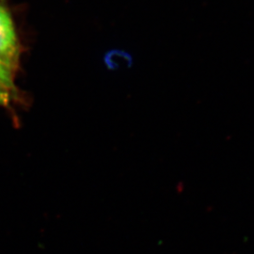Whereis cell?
Listing matches in <instances>:
<instances>
[{"instance_id": "2", "label": "cell", "mask_w": 254, "mask_h": 254, "mask_svg": "<svg viewBox=\"0 0 254 254\" xmlns=\"http://www.w3.org/2000/svg\"><path fill=\"white\" fill-rule=\"evenodd\" d=\"M12 73L13 72H11L4 64L0 63V82L9 88V90L14 89Z\"/></svg>"}, {"instance_id": "1", "label": "cell", "mask_w": 254, "mask_h": 254, "mask_svg": "<svg viewBox=\"0 0 254 254\" xmlns=\"http://www.w3.org/2000/svg\"><path fill=\"white\" fill-rule=\"evenodd\" d=\"M18 39L9 10L0 2V63L11 72L18 66Z\"/></svg>"}, {"instance_id": "3", "label": "cell", "mask_w": 254, "mask_h": 254, "mask_svg": "<svg viewBox=\"0 0 254 254\" xmlns=\"http://www.w3.org/2000/svg\"><path fill=\"white\" fill-rule=\"evenodd\" d=\"M11 90L0 82V106H7L10 101Z\"/></svg>"}]
</instances>
